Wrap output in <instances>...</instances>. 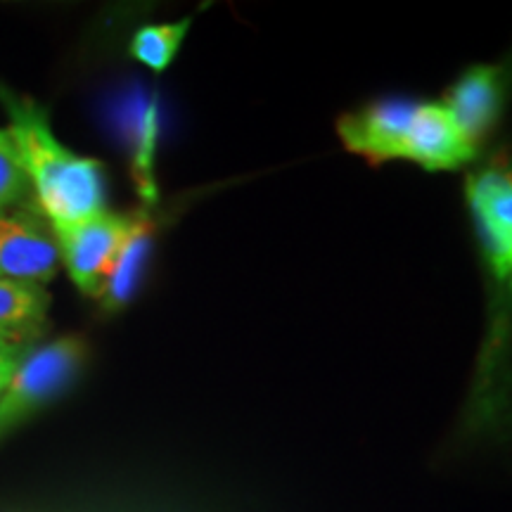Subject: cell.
<instances>
[{"instance_id": "obj_16", "label": "cell", "mask_w": 512, "mask_h": 512, "mask_svg": "<svg viewBox=\"0 0 512 512\" xmlns=\"http://www.w3.org/2000/svg\"><path fill=\"white\" fill-rule=\"evenodd\" d=\"M12 347H17V344H12V342H5V339H0V354H3V351L12 349Z\"/></svg>"}, {"instance_id": "obj_8", "label": "cell", "mask_w": 512, "mask_h": 512, "mask_svg": "<svg viewBox=\"0 0 512 512\" xmlns=\"http://www.w3.org/2000/svg\"><path fill=\"white\" fill-rule=\"evenodd\" d=\"M467 200H470L491 264L498 266L512 247V171L503 166H491L470 178Z\"/></svg>"}, {"instance_id": "obj_1", "label": "cell", "mask_w": 512, "mask_h": 512, "mask_svg": "<svg viewBox=\"0 0 512 512\" xmlns=\"http://www.w3.org/2000/svg\"><path fill=\"white\" fill-rule=\"evenodd\" d=\"M0 105L27 171L38 209L50 223L86 221L107 211V176L98 159L64 147L48 110L0 83Z\"/></svg>"}, {"instance_id": "obj_11", "label": "cell", "mask_w": 512, "mask_h": 512, "mask_svg": "<svg viewBox=\"0 0 512 512\" xmlns=\"http://www.w3.org/2000/svg\"><path fill=\"white\" fill-rule=\"evenodd\" d=\"M192 19L185 17L181 22L169 24H147L140 27L131 38L128 53L140 64H145L152 72H164L176 60L178 50H181L185 36H188Z\"/></svg>"}, {"instance_id": "obj_5", "label": "cell", "mask_w": 512, "mask_h": 512, "mask_svg": "<svg viewBox=\"0 0 512 512\" xmlns=\"http://www.w3.org/2000/svg\"><path fill=\"white\" fill-rule=\"evenodd\" d=\"M415 102L382 100L339 119L337 131L344 147L370 164L406 159Z\"/></svg>"}, {"instance_id": "obj_9", "label": "cell", "mask_w": 512, "mask_h": 512, "mask_svg": "<svg viewBox=\"0 0 512 512\" xmlns=\"http://www.w3.org/2000/svg\"><path fill=\"white\" fill-rule=\"evenodd\" d=\"M152 247H155V226L145 214H136L131 221L124 245H121L117 261L107 275L105 290L100 294V304L107 313H117L136 297L143 283L147 264H150Z\"/></svg>"}, {"instance_id": "obj_6", "label": "cell", "mask_w": 512, "mask_h": 512, "mask_svg": "<svg viewBox=\"0 0 512 512\" xmlns=\"http://www.w3.org/2000/svg\"><path fill=\"white\" fill-rule=\"evenodd\" d=\"M505 83L501 69L475 64L453 83L446 95V110L463 136L479 150V143L494 131L503 110Z\"/></svg>"}, {"instance_id": "obj_13", "label": "cell", "mask_w": 512, "mask_h": 512, "mask_svg": "<svg viewBox=\"0 0 512 512\" xmlns=\"http://www.w3.org/2000/svg\"><path fill=\"white\" fill-rule=\"evenodd\" d=\"M27 200H34V190L24 171L15 138L8 128H0V214Z\"/></svg>"}, {"instance_id": "obj_15", "label": "cell", "mask_w": 512, "mask_h": 512, "mask_svg": "<svg viewBox=\"0 0 512 512\" xmlns=\"http://www.w3.org/2000/svg\"><path fill=\"white\" fill-rule=\"evenodd\" d=\"M494 268H496V273L501 275V278H508V275H512V247H510L508 256H505V259L501 261V264L494 266Z\"/></svg>"}, {"instance_id": "obj_4", "label": "cell", "mask_w": 512, "mask_h": 512, "mask_svg": "<svg viewBox=\"0 0 512 512\" xmlns=\"http://www.w3.org/2000/svg\"><path fill=\"white\" fill-rule=\"evenodd\" d=\"M62 266L60 245L36 200L0 214V275L46 285Z\"/></svg>"}, {"instance_id": "obj_14", "label": "cell", "mask_w": 512, "mask_h": 512, "mask_svg": "<svg viewBox=\"0 0 512 512\" xmlns=\"http://www.w3.org/2000/svg\"><path fill=\"white\" fill-rule=\"evenodd\" d=\"M31 349H34V347H27V344H17V347H12V349L0 354V394L5 392V387H8L12 373H15L19 363H22V358L27 356Z\"/></svg>"}, {"instance_id": "obj_12", "label": "cell", "mask_w": 512, "mask_h": 512, "mask_svg": "<svg viewBox=\"0 0 512 512\" xmlns=\"http://www.w3.org/2000/svg\"><path fill=\"white\" fill-rule=\"evenodd\" d=\"M131 145H133V174H136L138 192L147 202L157 200L155 188V150H157V107L155 102L145 105L133 114L131 121Z\"/></svg>"}, {"instance_id": "obj_3", "label": "cell", "mask_w": 512, "mask_h": 512, "mask_svg": "<svg viewBox=\"0 0 512 512\" xmlns=\"http://www.w3.org/2000/svg\"><path fill=\"white\" fill-rule=\"evenodd\" d=\"M133 216L102 211L86 221L50 223L60 245L62 266L83 297L100 299L121 245H124Z\"/></svg>"}, {"instance_id": "obj_2", "label": "cell", "mask_w": 512, "mask_h": 512, "mask_svg": "<svg viewBox=\"0 0 512 512\" xmlns=\"http://www.w3.org/2000/svg\"><path fill=\"white\" fill-rule=\"evenodd\" d=\"M86 358L88 344L79 335L60 337L43 347L36 344L22 358L0 394V446L72 387Z\"/></svg>"}, {"instance_id": "obj_7", "label": "cell", "mask_w": 512, "mask_h": 512, "mask_svg": "<svg viewBox=\"0 0 512 512\" xmlns=\"http://www.w3.org/2000/svg\"><path fill=\"white\" fill-rule=\"evenodd\" d=\"M477 157L444 105H418L408 136L406 159L430 171H453Z\"/></svg>"}, {"instance_id": "obj_10", "label": "cell", "mask_w": 512, "mask_h": 512, "mask_svg": "<svg viewBox=\"0 0 512 512\" xmlns=\"http://www.w3.org/2000/svg\"><path fill=\"white\" fill-rule=\"evenodd\" d=\"M48 309L46 287L0 275V339L36 347L48 328Z\"/></svg>"}]
</instances>
